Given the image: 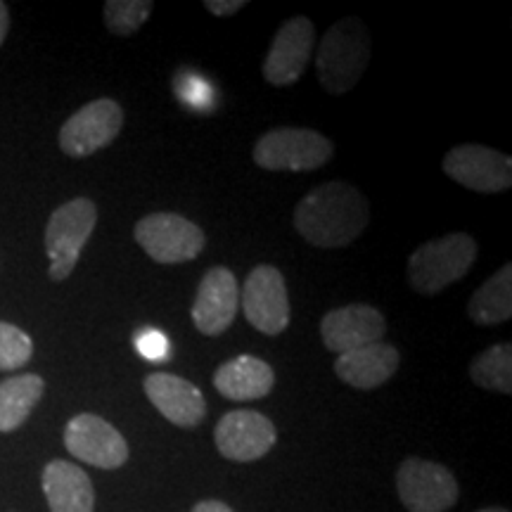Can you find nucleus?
I'll return each mask as SVG.
<instances>
[{
	"label": "nucleus",
	"instance_id": "nucleus-1",
	"mask_svg": "<svg viewBox=\"0 0 512 512\" xmlns=\"http://www.w3.org/2000/svg\"><path fill=\"white\" fill-rule=\"evenodd\" d=\"M370 204L351 183L330 181L313 188L294 207V228L313 247H347L366 233Z\"/></svg>",
	"mask_w": 512,
	"mask_h": 512
},
{
	"label": "nucleus",
	"instance_id": "nucleus-2",
	"mask_svg": "<svg viewBox=\"0 0 512 512\" xmlns=\"http://www.w3.org/2000/svg\"><path fill=\"white\" fill-rule=\"evenodd\" d=\"M370 62V34L358 17H344L325 31L316 53L320 86L330 95H344L361 81Z\"/></svg>",
	"mask_w": 512,
	"mask_h": 512
},
{
	"label": "nucleus",
	"instance_id": "nucleus-3",
	"mask_svg": "<svg viewBox=\"0 0 512 512\" xmlns=\"http://www.w3.org/2000/svg\"><path fill=\"white\" fill-rule=\"evenodd\" d=\"M479 245L467 233H448L444 238L422 242L408 256V283L422 297H434L458 283L477 261Z\"/></svg>",
	"mask_w": 512,
	"mask_h": 512
},
{
	"label": "nucleus",
	"instance_id": "nucleus-4",
	"mask_svg": "<svg viewBox=\"0 0 512 512\" xmlns=\"http://www.w3.org/2000/svg\"><path fill=\"white\" fill-rule=\"evenodd\" d=\"M95 226H98V207L88 197H76L53 211L46 226L50 280L62 283L72 275Z\"/></svg>",
	"mask_w": 512,
	"mask_h": 512
},
{
	"label": "nucleus",
	"instance_id": "nucleus-5",
	"mask_svg": "<svg viewBox=\"0 0 512 512\" xmlns=\"http://www.w3.org/2000/svg\"><path fill=\"white\" fill-rule=\"evenodd\" d=\"M335 147L313 128H273L256 140L254 162L266 171H313L325 166Z\"/></svg>",
	"mask_w": 512,
	"mask_h": 512
},
{
	"label": "nucleus",
	"instance_id": "nucleus-6",
	"mask_svg": "<svg viewBox=\"0 0 512 512\" xmlns=\"http://www.w3.org/2000/svg\"><path fill=\"white\" fill-rule=\"evenodd\" d=\"M133 238L152 261L164 266L197 259L207 245V238L197 223L171 211L143 216L133 228Z\"/></svg>",
	"mask_w": 512,
	"mask_h": 512
},
{
	"label": "nucleus",
	"instance_id": "nucleus-7",
	"mask_svg": "<svg viewBox=\"0 0 512 512\" xmlns=\"http://www.w3.org/2000/svg\"><path fill=\"white\" fill-rule=\"evenodd\" d=\"M240 304L249 325L264 335L278 337L290 325V294H287L285 275L275 266H256L247 275L240 292Z\"/></svg>",
	"mask_w": 512,
	"mask_h": 512
},
{
	"label": "nucleus",
	"instance_id": "nucleus-8",
	"mask_svg": "<svg viewBox=\"0 0 512 512\" xmlns=\"http://www.w3.org/2000/svg\"><path fill=\"white\" fill-rule=\"evenodd\" d=\"M396 491L408 512H446L458 501V482L444 465L408 458L396 472Z\"/></svg>",
	"mask_w": 512,
	"mask_h": 512
},
{
	"label": "nucleus",
	"instance_id": "nucleus-9",
	"mask_svg": "<svg viewBox=\"0 0 512 512\" xmlns=\"http://www.w3.org/2000/svg\"><path fill=\"white\" fill-rule=\"evenodd\" d=\"M124 126V110L117 100L100 98L83 105L60 128V150L72 159L91 157L112 145Z\"/></svg>",
	"mask_w": 512,
	"mask_h": 512
},
{
	"label": "nucleus",
	"instance_id": "nucleus-10",
	"mask_svg": "<svg viewBox=\"0 0 512 512\" xmlns=\"http://www.w3.org/2000/svg\"><path fill=\"white\" fill-rule=\"evenodd\" d=\"M441 169L458 185L482 195L510 190L512 185V157L486 145L465 143L453 147L446 152Z\"/></svg>",
	"mask_w": 512,
	"mask_h": 512
},
{
	"label": "nucleus",
	"instance_id": "nucleus-11",
	"mask_svg": "<svg viewBox=\"0 0 512 512\" xmlns=\"http://www.w3.org/2000/svg\"><path fill=\"white\" fill-rule=\"evenodd\" d=\"M64 446L81 463L117 470L128 460V444L119 430L100 415L81 413L64 427Z\"/></svg>",
	"mask_w": 512,
	"mask_h": 512
},
{
	"label": "nucleus",
	"instance_id": "nucleus-12",
	"mask_svg": "<svg viewBox=\"0 0 512 512\" xmlns=\"http://www.w3.org/2000/svg\"><path fill=\"white\" fill-rule=\"evenodd\" d=\"M313 41H316V27L309 17L299 15L287 19L268 48L264 79L278 88L297 83L311 62Z\"/></svg>",
	"mask_w": 512,
	"mask_h": 512
},
{
	"label": "nucleus",
	"instance_id": "nucleus-13",
	"mask_svg": "<svg viewBox=\"0 0 512 512\" xmlns=\"http://www.w3.org/2000/svg\"><path fill=\"white\" fill-rule=\"evenodd\" d=\"M240 290L238 278L226 266H214L204 273L192 304V323L207 337H219L238 316Z\"/></svg>",
	"mask_w": 512,
	"mask_h": 512
},
{
	"label": "nucleus",
	"instance_id": "nucleus-14",
	"mask_svg": "<svg viewBox=\"0 0 512 512\" xmlns=\"http://www.w3.org/2000/svg\"><path fill=\"white\" fill-rule=\"evenodd\" d=\"M216 448L223 458L235 463H252L264 458L278 441L275 425L256 411H230L214 430Z\"/></svg>",
	"mask_w": 512,
	"mask_h": 512
},
{
	"label": "nucleus",
	"instance_id": "nucleus-15",
	"mask_svg": "<svg viewBox=\"0 0 512 512\" xmlns=\"http://www.w3.org/2000/svg\"><path fill=\"white\" fill-rule=\"evenodd\" d=\"M384 332H387V318L368 304L332 309L320 320V337H323L325 349L339 356L382 342Z\"/></svg>",
	"mask_w": 512,
	"mask_h": 512
},
{
	"label": "nucleus",
	"instance_id": "nucleus-16",
	"mask_svg": "<svg viewBox=\"0 0 512 512\" xmlns=\"http://www.w3.org/2000/svg\"><path fill=\"white\" fill-rule=\"evenodd\" d=\"M145 394L152 406L176 427H197L207 418V401L195 384L171 373L145 377Z\"/></svg>",
	"mask_w": 512,
	"mask_h": 512
},
{
	"label": "nucleus",
	"instance_id": "nucleus-17",
	"mask_svg": "<svg viewBox=\"0 0 512 512\" xmlns=\"http://www.w3.org/2000/svg\"><path fill=\"white\" fill-rule=\"evenodd\" d=\"M401 363V354L392 344L375 342L368 347L347 351L337 356L335 373L339 380L354 389H377L396 375Z\"/></svg>",
	"mask_w": 512,
	"mask_h": 512
},
{
	"label": "nucleus",
	"instance_id": "nucleus-18",
	"mask_svg": "<svg viewBox=\"0 0 512 512\" xmlns=\"http://www.w3.org/2000/svg\"><path fill=\"white\" fill-rule=\"evenodd\" d=\"M275 373L264 358L240 354L219 366L214 373V387L230 401H256L271 394Z\"/></svg>",
	"mask_w": 512,
	"mask_h": 512
},
{
	"label": "nucleus",
	"instance_id": "nucleus-19",
	"mask_svg": "<svg viewBox=\"0 0 512 512\" xmlns=\"http://www.w3.org/2000/svg\"><path fill=\"white\" fill-rule=\"evenodd\" d=\"M43 494L50 512H93L95 491L91 477L79 465L53 460L43 470Z\"/></svg>",
	"mask_w": 512,
	"mask_h": 512
},
{
	"label": "nucleus",
	"instance_id": "nucleus-20",
	"mask_svg": "<svg viewBox=\"0 0 512 512\" xmlns=\"http://www.w3.org/2000/svg\"><path fill=\"white\" fill-rule=\"evenodd\" d=\"M467 316L477 325H501L512 318V264L491 275L467 304Z\"/></svg>",
	"mask_w": 512,
	"mask_h": 512
},
{
	"label": "nucleus",
	"instance_id": "nucleus-21",
	"mask_svg": "<svg viewBox=\"0 0 512 512\" xmlns=\"http://www.w3.org/2000/svg\"><path fill=\"white\" fill-rule=\"evenodd\" d=\"M46 392L41 375H17L0 382V432H15L22 427Z\"/></svg>",
	"mask_w": 512,
	"mask_h": 512
},
{
	"label": "nucleus",
	"instance_id": "nucleus-22",
	"mask_svg": "<svg viewBox=\"0 0 512 512\" xmlns=\"http://www.w3.org/2000/svg\"><path fill=\"white\" fill-rule=\"evenodd\" d=\"M470 377L477 387L498 394H512V344H494L475 356L470 363Z\"/></svg>",
	"mask_w": 512,
	"mask_h": 512
},
{
	"label": "nucleus",
	"instance_id": "nucleus-23",
	"mask_svg": "<svg viewBox=\"0 0 512 512\" xmlns=\"http://www.w3.org/2000/svg\"><path fill=\"white\" fill-rule=\"evenodd\" d=\"M155 10L152 0H107L102 17L114 36H133Z\"/></svg>",
	"mask_w": 512,
	"mask_h": 512
},
{
	"label": "nucleus",
	"instance_id": "nucleus-24",
	"mask_svg": "<svg viewBox=\"0 0 512 512\" xmlns=\"http://www.w3.org/2000/svg\"><path fill=\"white\" fill-rule=\"evenodd\" d=\"M34 356V342L17 325L0 320V370L24 368Z\"/></svg>",
	"mask_w": 512,
	"mask_h": 512
},
{
	"label": "nucleus",
	"instance_id": "nucleus-25",
	"mask_svg": "<svg viewBox=\"0 0 512 512\" xmlns=\"http://www.w3.org/2000/svg\"><path fill=\"white\" fill-rule=\"evenodd\" d=\"M138 349L145 358H150V361H157V358L164 356L166 339L159 335V332H145V335L138 339Z\"/></svg>",
	"mask_w": 512,
	"mask_h": 512
},
{
	"label": "nucleus",
	"instance_id": "nucleus-26",
	"mask_svg": "<svg viewBox=\"0 0 512 512\" xmlns=\"http://www.w3.org/2000/svg\"><path fill=\"white\" fill-rule=\"evenodd\" d=\"M204 8L216 17H230L247 8V0H204Z\"/></svg>",
	"mask_w": 512,
	"mask_h": 512
},
{
	"label": "nucleus",
	"instance_id": "nucleus-27",
	"mask_svg": "<svg viewBox=\"0 0 512 512\" xmlns=\"http://www.w3.org/2000/svg\"><path fill=\"white\" fill-rule=\"evenodd\" d=\"M190 512H235V510L221 501H200Z\"/></svg>",
	"mask_w": 512,
	"mask_h": 512
},
{
	"label": "nucleus",
	"instance_id": "nucleus-28",
	"mask_svg": "<svg viewBox=\"0 0 512 512\" xmlns=\"http://www.w3.org/2000/svg\"><path fill=\"white\" fill-rule=\"evenodd\" d=\"M8 29H10V12H8V5L0 3V46L5 43V36H8Z\"/></svg>",
	"mask_w": 512,
	"mask_h": 512
},
{
	"label": "nucleus",
	"instance_id": "nucleus-29",
	"mask_svg": "<svg viewBox=\"0 0 512 512\" xmlns=\"http://www.w3.org/2000/svg\"><path fill=\"white\" fill-rule=\"evenodd\" d=\"M477 512H508V510H503V508H484V510H477Z\"/></svg>",
	"mask_w": 512,
	"mask_h": 512
}]
</instances>
